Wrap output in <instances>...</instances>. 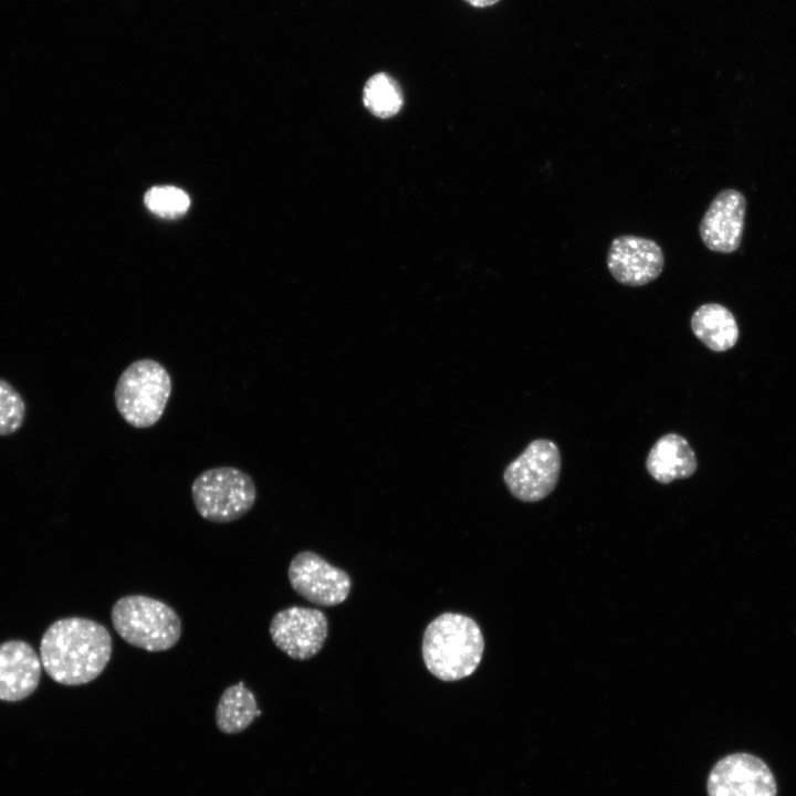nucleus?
<instances>
[{
	"label": "nucleus",
	"instance_id": "16",
	"mask_svg": "<svg viewBox=\"0 0 796 796\" xmlns=\"http://www.w3.org/2000/svg\"><path fill=\"white\" fill-rule=\"evenodd\" d=\"M363 102L373 115L389 118L401 109L404 94L399 83L390 74L378 72L365 83Z\"/></svg>",
	"mask_w": 796,
	"mask_h": 796
},
{
	"label": "nucleus",
	"instance_id": "12",
	"mask_svg": "<svg viewBox=\"0 0 796 796\" xmlns=\"http://www.w3.org/2000/svg\"><path fill=\"white\" fill-rule=\"evenodd\" d=\"M42 662L23 640L0 645V700L20 701L31 695L41 678Z\"/></svg>",
	"mask_w": 796,
	"mask_h": 796
},
{
	"label": "nucleus",
	"instance_id": "15",
	"mask_svg": "<svg viewBox=\"0 0 796 796\" xmlns=\"http://www.w3.org/2000/svg\"><path fill=\"white\" fill-rule=\"evenodd\" d=\"M261 715L254 693L242 681L228 687L221 694L214 713L218 730L238 734Z\"/></svg>",
	"mask_w": 796,
	"mask_h": 796
},
{
	"label": "nucleus",
	"instance_id": "11",
	"mask_svg": "<svg viewBox=\"0 0 796 796\" xmlns=\"http://www.w3.org/2000/svg\"><path fill=\"white\" fill-rule=\"evenodd\" d=\"M746 199L736 189L716 193L703 214L699 233L704 245L714 252L732 253L742 242Z\"/></svg>",
	"mask_w": 796,
	"mask_h": 796
},
{
	"label": "nucleus",
	"instance_id": "7",
	"mask_svg": "<svg viewBox=\"0 0 796 796\" xmlns=\"http://www.w3.org/2000/svg\"><path fill=\"white\" fill-rule=\"evenodd\" d=\"M287 577L295 593L323 607L345 601L352 587L350 577L345 570L310 551L300 552L292 558Z\"/></svg>",
	"mask_w": 796,
	"mask_h": 796
},
{
	"label": "nucleus",
	"instance_id": "17",
	"mask_svg": "<svg viewBox=\"0 0 796 796\" xmlns=\"http://www.w3.org/2000/svg\"><path fill=\"white\" fill-rule=\"evenodd\" d=\"M27 417V405L21 394L6 379L0 378V437L18 432Z\"/></svg>",
	"mask_w": 796,
	"mask_h": 796
},
{
	"label": "nucleus",
	"instance_id": "14",
	"mask_svg": "<svg viewBox=\"0 0 796 796\" xmlns=\"http://www.w3.org/2000/svg\"><path fill=\"white\" fill-rule=\"evenodd\" d=\"M695 337L713 352H725L739 339V326L729 308L719 303L699 306L691 317Z\"/></svg>",
	"mask_w": 796,
	"mask_h": 796
},
{
	"label": "nucleus",
	"instance_id": "9",
	"mask_svg": "<svg viewBox=\"0 0 796 796\" xmlns=\"http://www.w3.org/2000/svg\"><path fill=\"white\" fill-rule=\"evenodd\" d=\"M709 796H776V782L768 766L747 753L730 754L712 767L706 783Z\"/></svg>",
	"mask_w": 796,
	"mask_h": 796
},
{
	"label": "nucleus",
	"instance_id": "10",
	"mask_svg": "<svg viewBox=\"0 0 796 796\" xmlns=\"http://www.w3.org/2000/svg\"><path fill=\"white\" fill-rule=\"evenodd\" d=\"M611 276L627 286H642L656 280L664 266L660 245L648 238L624 234L615 238L607 251Z\"/></svg>",
	"mask_w": 796,
	"mask_h": 796
},
{
	"label": "nucleus",
	"instance_id": "4",
	"mask_svg": "<svg viewBox=\"0 0 796 796\" xmlns=\"http://www.w3.org/2000/svg\"><path fill=\"white\" fill-rule=\"evenodd\" d=\"M168 370L157 360L143 358L119 375L114 400L121 417L134 428H149L161 418L171 394Z\"/></svg>",
	"mask_w": 796,
	"mask_h": 796
},
{
	"label": "nucleus",
	"instance_id": "19",
	"mask_svg": "<svg viewBox=\"0 0 796 796\" xmlns=\"http://www.w3.org/2000/svg\"><path fill=\"white\" fill-rule=\"evenodd\" d=\"M469 6L476 9H484L495 6L500 0H463Z\"/></svg>",
	"mask_w": 796,
	"mask_h": 796
},
{
	"label": "nucleus",
	"instance_id": "2",
	"mask_svg": "<svg viewBox=\"0 0 796 796\" xmlns=\"http://www.w3.org/2000/svg\"><path fill=\"white\" fill-rule=\"evenodd\" d=\"M484 639L479 625L470 617L443 612L426 628L422 658L427 669L442 681H458L479 667Z\"/></svg>",
	"mask_w": 796,
	"mask_h": 796
},
{
	"label": "nucleus",
	"instance_id": "13",
	"mask_svg": "<svg viewBox=\"0 0 796 796\" xmlns=\"http://www.w3.org/2000/svg\"><path fill=\"white\" fill-rule=\"evenodd\" d=\"M646 469L656 481L668 484L690 478L698 469V460L688 440L670 432L654 442L647 455Z\"/></svg>",
	"mask_w": 796,
	"mask_h": 796
},
{
	"label": "nucleus",
	"instance_id": "18",
	"mask_svg": "<svg viewBox=\"0 0 796 796\" xmlns=\"http://www.w3.org/2000/svg\"><path fill=\"white\" fill-rule=\"evenodd\" d=\"M145 203L151 212L160 217L176 218L187 211L190 200L181 189L172 186H161L147 191Z\"/></svg>",
	"mask_w": 796,
	"mask_h": 796
},
{
	"label": "nucleus",
	"instance_id": "6",
	"mask_svg": "<svg viewBox=\"0 0 796 796\" xmlns=\"http://www.w3.org/2000/svg\"><path fill=\"white\" fill-rule=\"evenodd\" d=\"M561 467L557 446L548 439H536L505 468L503 479L514 498L537 502L554 491Z\"/></svg>",
	"mask_w": 796,
	"mask_h": 796
},
{
	"label": "nucleus",
	"instance_id": "5",
	"mask_svg": "<svg viewBox=\"0 0 796 796\" xmlns=\"http://www.w3.org/2000/svg\"><path fill=\"white\" fill-rule=\"evenodd\" d=\"M191 496L201 517L229 523L250 512L256 501V486L252 478L238 468H211L195 479Z\"/></svg>",
	"mask_w": 796,
	"mask_h": 796
},
{
	"label": "nucleus",
	"instance_id": "1",
	"mask_svg": "<svg viewBox=\"0 0 796 796\" xmlns=\"http://www.w3.org/2000/svg\"><path fill=\"white\" fill-rule=\"evenodd\" d=\"M113 652L109 631L83 617L54 621L43 633L40 659L45 672L64 685H82L96 679Z\"/></svg>",
	"mask_w": 796,
	"mask_h": 796
},
{
	"label": "nucleus",
	"instance_id": "8",
	"mask_svg": "<svg viewBox=\"0 0 796 796\" xmlns=\"http://www.w3.org/2000/svg\"><path fill=\"white\" fill-rule=\"evenodd\" d=\"M274 645L295 660H307L322 649L328 633L323 611L292 606L277 611L269 627Z\"/></svg>",
	"mask_w": 796,
	"mask_h": 796
},
{
	"label": "nucleus",
	"instance_id": "3",
	"mask_svg": "<svg viewBox=\"0 0 796 796\" xmlns=\"http://www.w3.org/2000/svg\"><path fill=\"white\" fill-rule=\"evenodd\" d=\"M111 620L124 641L150 652L171 649L182 631L181 620L169 605L145 595L117 599L112 607Z\"/></svg>",
	"mask_w": 796,
	"mask_h": 796
}]
</instances>
